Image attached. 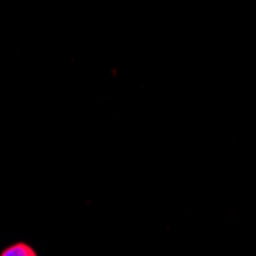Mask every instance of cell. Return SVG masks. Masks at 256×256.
<instances>
[{"label":"cell","mask_w":256,"mask_h":256,"mask_svg":"<svg viewBox=\"0 0 256 256\" xmlns=\"http://www.w3.org/2000/svg\"><path fill=\"white\" fill-rule=\"evenodd\" d=\"M0 256H37V253L28 244L18 242V244H14V246L5 248Z\"/></svg>","instance_id":"1"}]
</instances>
